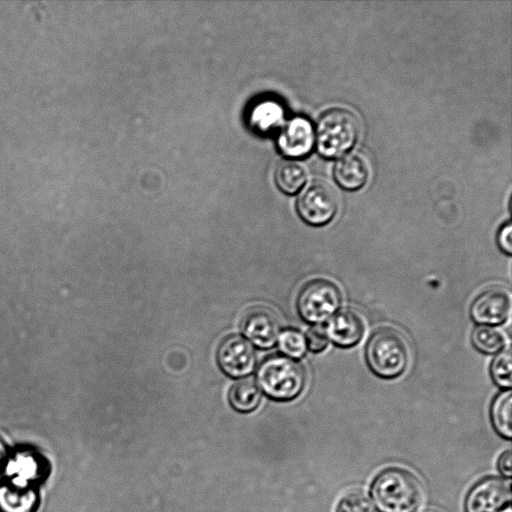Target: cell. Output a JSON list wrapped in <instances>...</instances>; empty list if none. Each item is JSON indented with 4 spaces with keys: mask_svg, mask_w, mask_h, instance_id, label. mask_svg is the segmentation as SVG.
Listing matches in <instances>:
<instances>
[{
    "mask_svg": "<svg viewBox=\"0 0 512 512\" xmlns=\"http://www.w3.org/2000/svg\"><path fill=\"white\" fill-rule=\"evenodd\" d=\"M370 494L378 512H417L424 499L420 479L401 467L380 471L371 483Z\"/></svg>",
    "mask_w": 512,
    "mask_h": 512,
    "instance_id": "1",
    "label": "cell"
},
{
    "mask_svg": "<svg viewBox=\"0 0 512 512\" xmlns=\"http://www.w3.org/2000/svg\"><path fill=\"white\" fill-rule=\"evenodd\" d=\"M365 358L375 375L393 379L402 375L409 364V345L398 330L381 327L370 336L365 348Z\"/></svg>",
    "mask_w": 512,
    "mask_h": 512,
    "instance_id": "2",
    "label": "cell"
},
{
    "mask_svg": "<svg viewBox=\"0 0 512 512\" xmlns=\"http://www.w3.org/2000/svg\"><path fill=\"white\" fill-rule=\"evenodd\" d=\"M256 378L267 396L280 401L296 398L306 383L302 364L280 354L266 357L257 369Z\"/></svg>",
    "mask_w": 512,
    "mask_h": 512,
    "instance_id": "3",
    "label": "cell"
},
{
    "mask_svg": "<svg viewBox=\"0 0 512 512\" xmlns=\"http://www.w3.org/2000/svg\"><path fill=\"white\" fill-rule=\"evenodd\" d=\"M359 123L350 111L331 109L317 122L315 140L318 152L327 158L344 155L356 142Z\"/></svg>",
    "mask_w": 512,
    "mask_h": 512,
    "instance_id": "4",
    "label": "cell"
},
{
    "mask_svg": "<svg viewBox=\"0 0 512 512\" xmlns=\"http://www.w3.org/2000/svg\"><path fill=\"white\" fill-rule=\"evenodd\" d=\"M341 301L339 287L328 279L318 278L302 287L297 297V309L306 322L320 324L338 311Z\"/></svg>",
    "mask_w": 512,
    "mask_h": 512,
    "instance_id": "5",
    "label": "cell"
},
{
    "mask_svg": "<svg viewBox=\"0 0 512 512\" xmlns=\"http://www.w3.org/2000/svg\"><path fill=\"white\" fill-rule=\"evenodd\" d=\"M296 207L298 214L306 223L312 226H323L336 215L339 198L330 184L316 181L299 195Z\"/></svg>",
    "mask_w": 512,
    "mask_h": 512,
    "instance_id": "6",
    "label": "cell"
},
{
    "mask_svg": "<svg viewBox=\"0 0 512 512\" xmlns=\"http://www.w3.org/2000/svg\"><path fill=\"white\" fill-rule=\"evenodd\" d=\"M510 503V482L498 476H486L469 489L464 508L465 512H505Z\"/></svg>",
    "mask_w": 512,
    "mask_h": 512,
    "instance_id": "7",
    "label": "cell"
},
{
    "mask_svg": "<svg viewBox=\"0 0 512 512\" xmlns=\"http://www.w3.org/2000/svg\"><path fill=\"white\" fill-rule=\"evenodd\" d=\"M47 472V461L37 450L19 447L10 451L3 477L16 486L36 488L45 479Z\"/></svg>",
    "mask_w": 512,
    "mask_h": 512,
    "instance_id": "8",
    "label": "cell"
},
{
    "mask_svg": "<svg viewBox=\"0 0 512 512\" xmlns=\"http://www.w3.org/2000/svg\"><path fill=\"white\" fill-rule=\"evenodd\" d=\"M217 361L224 373L241 378L254 371L256 355L254 348L245 338L231 335L221 342L217 351Z\"/></svg>",
    "mask_w": 512,
    "mask_h": 512,
    "instance_id": "9",
    "label": "cell"
},
{
    "mask_svg": "<svg viewBox=\"0 0 512 512\" xmlns=\"http://www.w3.org/2000/svg\"><path fill=\"white\" fill-rule=\"evenodd\" d=\"M511 304V294L506 288L490 287L473 300L470 315L480 325H498L509 318Z\"/></svg>",
    "mask_w": 512,
    "mask_h": 512,
    "instance_id": "10",
    "label": "cell"
},
{
    "mask_svg": "<svg viewBox=\"0 0 512 512\" xmlns=\"http://www.w3.org/2000/svg\"><path fill=\"white\" fill-rule=\"evenodd\" d=\"M241 328L253 344L265 349L272 347L280 334L277 315L264 306L249 309L242 318Z\"/></svg>",
    "mask_w": 512,
    "mask_h": 512,
    "instance_id": "11",
    "label": "cell"
},
{
    "mask_svg": "<svg viewBox=\"0 0 512 512\" xmlns=\"http://www.w3.org/2000/svg\"><path fill=\"white\" fill-rule=\"evenodd\" d=\"M365 320L362 314L353 308L338 310L327 324L329 340L340 348H350L358 344L365 333Z\"/></svg>",
    "mask_w": 512,
    "mask_h": 512,
    "instance_id": "12",
    "label": "cell"
},
{
    "mask_svg": "<svg viewBox=\"0 0 512 512\" xmlns=\"http://www.w3.org/2000/svg\"><path fill=\"white\" fill-rule=\"evenodd\" d=\"M315 133L311 123L303 117H294L281 129L278 147L288 157L307 155L313 147Z\"/></svg>",
    "mask_w": 512,
    "mask_h": 512,
    "instance_id": "13",
    "label": "cell"
},
{
    "mask_svg": "<svg viewBox=\"0 0 512 512\" xmlns=\"http://www.w3.org/2000/svg\"><path fill=\"white\" fill-rule=\"evenodd\" d=\"M369 176L366 159L358 153H349L341 157L334 168L337 183L348 190L362 187Z\"/></svg>",
    "mask_w": 512,
    "mask_h": 512,
    "instance_id": "14",
    "label": "cell"
},
{
    "mask_svg": "<svg viewBox=\"0 0 512 512\" xmlns=\"http://www.w3.org/2000/svg\"><path fill=\"white\" fill-rule=\"evenodd\" d=\"M38 502L36 488L0 482V512H34Z\"/></svg>",
    "mask_w": 512,
    "mask_h": 512,
    "instance_id": "15",
    "label": "cell"
},
{
    "mask_svg": "<svg viewBox=\"0 0 512 512\" xmlns=\"http://www.w3.org/2000/svg\"><path fill=\"white\" fill-rule=\"evenodd\" d=\"M512 393L510 389L500 392L493 400L490 407V420L495 432L502 438L510 440L511 429Z\"/></svg>",
    "mask_w": 512,
    "mask_h": 512,
    "instance_id": "16",
    "label": "cell"
},
{
    "mask_svg": "<svg viewBox=\"0 0 512 512\" xmlns=\"http://www.w3.org/2000/svg\"><path fill=\"white\" fill-rule=\"evenodd\" d=\"M261 400V391L252 379H242L236 382L229 392L231 406L239 412L254 410Z\"/></svg>",
    "mask_w": 512,
    "mask_h": 512,
    "instance_id": "17",
    "label": "cell"
},
{
    "mask_svg": "<svg viewBox=\"0 0 512 512\" xmlns=\"http://www.w3.org/2000/svg\"><path fill=\"white\" fill-rule=\"evenodd\" d=\"M283 118V109L276 101L264 100L253 107L251 125L259 132L267 133L278 127Z\"/></svg>",
    "mask_w": 512,
    "mask_h": 512,
    "instance_id": "18",
    "label": "cell"
},
{
    "mask_svg": "<svg viewBox=\"0 0 512 512\" xmlns=\"http://www.w3.org/2000/svg\"><path fill=\"white\" fill-rule=\"evenodd\" d=\"M306 169L297 161H284L275 171V182L284 193L294 194L304 185Z\"/></svg>",
    "mask_w": 512,
    "mask_h": 512,
    "instance_id": "19",
    "label": "cell"
},
{
    "mask_svg": "<svg viewBox=\"0 0 512 512\" xmlns=\"http://www.w3.org/2000/svg\"><path fill=\"white\" fill-rule=\"evenodd\" d=\"M473 346L482 353L496 354L505 345L502 332L492 326L478 325L471 334Z\"/></svg>",
    "mask_w": 512,
    "mask_h": 512,
    "instance_id": "20",
    "label": "cell"
},
{
    "mask_svg": "<svg viewBox=\"0 0 512 512\" xmlns=\"http://www.w3.org/2000/svg\"><path fill=\"white\" fill-rule=\"evenodd\" d=\"M490 374L495 384L510 389L512 385V356L509 348L498 352L495 356L490 366Z\"/></svg>",
    "mask_w": 512,
    "mask_h": 512,
    "instance_id": "21",
    "label": "cell"
},
{
    "mask_svg": "<svg viewBox=\"0 0 512 512\" xmlns=\"http://www.w3.org/2000/svg\"><path fill=\"white\" fill-rule=\"evenodd\" d=\"M335 512H375L370 497L362 490L346 492L339 500Z\"/></svg>",
    "mask_w": 512,
    "mask_h": 512,
    "instance_id": "22",
    "label": "cell"
},
{
    "mask_svg": "<svg viewBox=\"0 0 512 512\" xmlns=\"http://www.w3.org/2000/svg\"><path fill=\"white\" fill-rule=\"evenodd\" d=\"M278 343L280 350L292 358H301L307 349L305 336L295 329H286L280 333Z\"/></svg>",
    "mask_w": 512,
    "mask_h": 512,
    "instance_id": "23",
    "label": "cell"
},
{
    "mask_svg": "<svg viewBox=\"0 0 512 512\" xmlns=\"http://www.w3.org/2000/svg\"><path fill=\"white\" fill-rule=\"evenodd\" d=\"M305 338L307 347L314 353L322 352L329 344L326 329L319 325L310 328Z\"/></svg>",
    "mask_w": 512,
    "mask_h": 512,
    "instance_id": "24",
    "label": "cell"
},
{
    "mask_svg": "<svg viewBox=\"0 0 512 512\" xmlns=\"http://www.w3.org/2000/svg\"><path fill=\"white\" fill-rule=\"evenodd\" d=\"M512 227L507 222L501 226L497 234V243L499 248L507 255L512 253Z\"/></svg>",
    "mask_w": 512,
    "mask_h": 512,
    "instance_id": "25",
    "label": "cell"
},
{
    "mask_svg": "<svg viewBox=\"0 0 512 512\" xmlns=\"http://www.w3.org/2000/svg\"><path fill=\"white\" fill-rule=\"evenodd\" d=\"M511 460V449H507L506 451L502 452L497 460V469L500 472V474L506 478L511 477Z\"/></svg>",
    "mask_w": 512,
    "mask_h": 512,
    "instance_id": "26",
    "label": "cell"
},
{
    "mask_svg": "<svg viewBox=\"0 0 512 512\" xmlns=\"http://www.w3.org/2000/svg\"><path fill=\"white\" fill-rule=\"evenodd\" d=\"M9 449L4 441L0 438V482L4 476L5 465L9 456Z\"/></svg>",
    "mask_w": 512,
    "mask_h": 512,
    "instance_id": "27",
    "label": "cell"
}]
</instances>
